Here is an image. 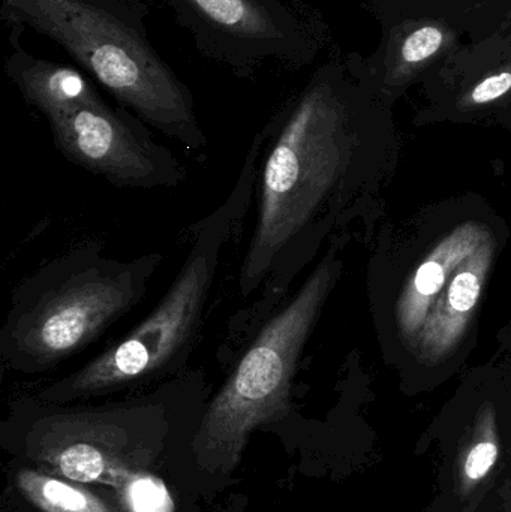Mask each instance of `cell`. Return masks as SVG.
<instances>
[{"mask_svg": "<svg viewBox=\"0 0 511 512\" xmlns=\"http://www.w3.org/2000/svg\"><path fill=\"white\" fill-rule=\"evenodd\" d=\"M503 501L504 505H506L507 512H511V489H504Z\"/></svg>", "mask_w": 511, "mask_h": 512, "instance_id": "15", "label": "cell"}, {"mask_svg": "<svg viewBox=\"0 0 511 512\" xmlns=\"http://www.w3.org/2000/svg\"><path fill=\"white\" fill-rule=\"evenodd\" d=\"M143 0H2L6 26L56 42L117 104L191 152H204L191 89L158 53Z\"/></svg>", "mask_w": 511, "mask_h": 512, "instance_id": "1", "label": "cell"}, {"mask_svg": "<svg viewBox=\"0 0 511 512\" xmlns=\"http://www.w3.org/2000/svg\"><path fill=\"white\" fill-rule=\"evenodd\" d=\"M263 146L260 131L230 194L192 227L194 237L185 262L146 318L80 369L45 387L39 400L68 403L90 399L185 372L224 249L242 227L255 198Z\"/></svg>", "mask_w": 511, "mask_h": 512, "instance_id": "2", "label": "cell"}, {"mask_svg": "<svg viewBox=\"0 0 511 512\" xmlns=\"http://www.w3.org/2000/svg\"><path fill=\"white\" fill-rule=\"evenodd\" d=\"M117 493L125 512H173V499L167 487L146 471L117 487Z\"/></svg>", "mask_w": 511, "mask_h": 512, "instance_id": "10", "label": "cell"}, {"mask_svg": "<svg viewBox=\"0 0 511 512\" xmlns=\"http://www.w3.org/2000/svg\"><path fill=\"white\" fill-rule=\"evenodd\" d=\"M443 44V32L435 26L420 27L411 33L402 45V60L405 63H419L437 53Z\"/></svg>", "mask_w": 511, "mask_h": 512, "instance_id": "11", "label": "cell"}, {"mask_svg": "<svg viewBox=\"0 0 511 512\" xmlns=\"http://www.w3.org/2000/svg\"><path fill=\"white\" fill-rule=\"evenodd\" d=\"M510 89L511 74L510 72H503V74L492 75L488 80L480 83L479 86L474 89L471 98H473L476 104H486V102L494 101V99L506 95Z\"/></svg>", "mask_w": 511, "mask_h": 512, "instance_id": "13", "label": "cell"}, {"mask_svg": "<svg viewBox=\"0 0 511 512\" xmlns=\"http://www.w3.org/2000/svg\"><path fill=\"white\" fill-rule=\"evenodd\" d=\"M332 280V268H318L290 300L248 334L236 364L207 403L192 447L198 465L212 474H231L249 436L290 415L291 384Z\"/></svg>", "mask_w": 511, "mask_h": 512, "instance_id": "5", "label": "cell"}, {"mask_svg": "<svg viewBox=\"0 0 511 512\" xmlns=\"http://www.w3.org/2000/svg\"><path fill=\"white\" fill-rule=\"evenodd\" d=\"M201 56L252 80L269 66L300 68L317 56L315 26L300 0H164Z\"/></svg>", "mask_w": 511, "mask_h": 512, "instance_id": "7", "label": "cell"}, {"mask_svg": "<svg viewBox=\"0 0 511 512\" xmlns=\"http://www.w3.org/2000/svg\"><path fill=\"white\" fill-rule=\"evenodd\" d=\"M17 484L24 498L41 512H119L77 483L23 469Z\"/></svg>", "mask_w": 511, "mask_h": 512, "instance_id": "8", "label": "cell"}, {"mask_svg": "<svg viewBox=\"0 0 511 512\" xmlns=\"http://www.w3.org/2000/svg\"><path fill=\"white\" fill-rule=\"evenodd\" d=\"M23 27L9 26L5 72L21 98L47 119L56 149L71 164L122 189L179 188L183 162L152 137L125 107L102 98L86 72L33 56L21 44Z\"/></svg>", "mask_w": 511, "mask_h": 512, "instance_id": "4", "label": "cell"}, {"mask_svg": "<svg viewBox=\"0 0 511 512\" xmlns=\"http://www.w3.org/2000/svg\"><path fill=\"white\" fill-rule=\"evenodd\" d=\"M444 283V270L438 262L428 261L417 271L416 289L422 295H432L440 291Z\"/></svg>", "mask_w": 511, "mask_h": 512, "instance_id": "14", "label": "cell"}, {"mask_svg": "<svg viewBox=\"0 0 511 512\" xmlns=\"http://www.w3.org/2000/svg\"><path fill=\"white\" fill-rule=\"evenodd\" d=\"M480 294V280L471 271L456 276L450 285L449 303L458 312H468L476 306Z\"/></svg>", "mask_w": 511, "mask_h": 512, "instance_id": "12", "label": "cell"}, {"mask_svg": "<svg viewBox=\"0 0 511 512\" xmlns=\"http://www.w3.org/2000/svg\"><path fill=\"white\" fill-rule=\"evenodd\" d=\"M162 262V254L114 258L95 240L45 262L12 291L3 367L39 375L80 354L141 303Z\"/></svg>", "mask_w": 511, "mask_h": 512, "instance_id": "3", "label": "cell"}, {"mask_svg": "<svg viewBox=\"0 0 511 512\" xmlns=\"http://www.w3.org/2000/svg\"><path fill=\"white\" fill-rule=\"evenodd\" d=\"M186 379L188 373L146 399L98 409H60L41 400L27 426L29 456L63 480L117 489L152 459L150 448L167 433L171 400Z\"/></svg>", "mask_w": 511, "mask_h": 512, "instance_id": "6", "label": "cell"}, {"mask_svg": "<svg viewBox=\"0 0 511 512\" xmlns=\"http://www.w3.org/2000/svg\"><path fill=\"white\" fill-rule=\"evenodd\" d=\"M500 435L494 412L486 409L456 459V492L470 498L489 477L500 459Z\"/></svg>", "mask_w": 511, "mask_h": 512, "instance_id": "9", "label": "cell"}]
</instances>
